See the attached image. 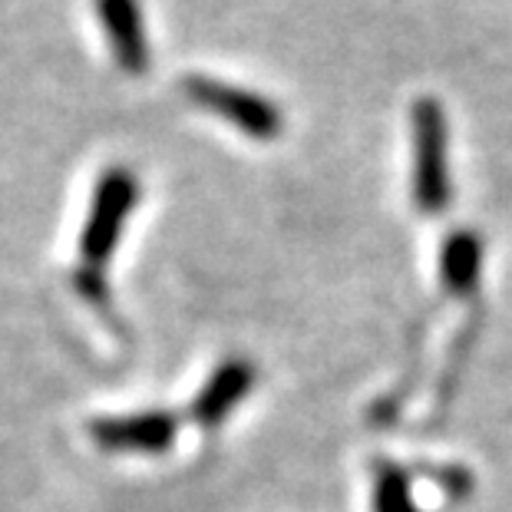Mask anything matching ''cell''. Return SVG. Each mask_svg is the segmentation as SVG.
I'll return each instance as SVG.
<instances>
[{"label": "cell", "mask_w": 512, "mask_h": 512, "mask_svg": "<svg viewBox=\"0 0 512 512\" xmlns=\"http://www.w3.org/2000/svg\"><path fill=\"white\" fill-rule=\"evenodd\" d=\"M179 420L166 410L133 413V417H106L90 423V437L110 453H166L176 443Z\"/></svg>", "instance_id": "obj_4"}, {"label": "cell", "mask_w": 512, "mask_h": 512, "mask_svg": "<svg viewBox=\"0 0 512 512\" xmlns=\"http://www.w3.org/2000/svg\"><path fill=\"white\" fill-rule=\"evenodd\" d=\"M93 7L113 43V57L119 67L129 73H143L149 67V40L139 0H93Z\"/></svg>", "instance_id": "obj_5"}, {"label": "cell", "mask_w": 512, "mask_h": 512, "mask_svg": "<svg viewBox=\"0 0 512 512\" xmlns=\"http://www.w3.org/2000/svg\"><path fill=\"white\" fill-rule=\"evenodd\" d=\"M255 384V367L232 357L225 361L215 374L209 377V384L202 387V394L192 403V417L199 427H219V423L232 413L238 403L248 397V390Z\"/></svg>", "instance_id": "obj_6"}, {"label": "cell", "mask_w": 512, "mask_h": 512, "mask_svg": "<svg viewBox=\"0 0 512 512\" xmlns=\"http://www.w3.org/2000/svg\"><path fill=\"white\" fill-rule=\"evenodd\" d=\"M182 90L189 93L192 103L205 106V110L219 113L228 123H235L242 133L252 139H275L281 133V113L268 96L242 90V86L212 80V76H185Z\"/></svg>", "instance_id": "obj_3"}, {"label": "cell", "mask_w": 512, "mask_h": 512, "mask_svg": "<svg viewBox=\"0 0 512 512\" xmlns=\"http://www.w3.org/2000/svg\"><path fill=\"white\" fill-rule=\"evenodd\" d=\"M136 202H139V182L133 172L123 166L106 169L93 189L90 215H86V225H83V238H80L83 268L103 271V265L110 261L113 248L119 242L123 222L133 215Z\"/></svg>", "instance_id": "obj_2"}, {"label": "cell", "mask_w": 512, "mask_h": 512, "mask_svg": "<svg viewBox=\"0 0 512 512\" xmlns=\"http://www.w3.org/2000/svg\"><path fill=\"white\" fill-rule=\"evenodd\" d=\"M413 126V202L420 212L440 215L450 205V133L446 113L433 96H420L410 110Z\"/></svg>", "instance_id": "obj_1"}, {"label": "cell", "mask_w": 512, "mask_h": 512, "mask_svg": "<svg viewBox=\"0 0 512 512\" xmlns=\"http://www.w3.org/2000/svg\"><path fill=\"white\" fill-rule=\"evenodd\" d=\"M479 268H483V242H479V235L470 232V228H456L440 252L446 288L453 294H470L479 281Z\"/></svg>", "instance_id": "obj_7"}, {"label": "cell", "mask_w": 512, "mask_h": 512, "mask_svg": "<svg viewBox=\"0 0 512 512\" xmlns=\"http://www.w3.org/2000/svg\"><path fill=\"white\" fill-rule=\"evenodd\" d=\"M374 512H420L410 499V483L397 466H380L374 486Z\"/></svg>", "instance_id": "obj_8"}]
</instances>
